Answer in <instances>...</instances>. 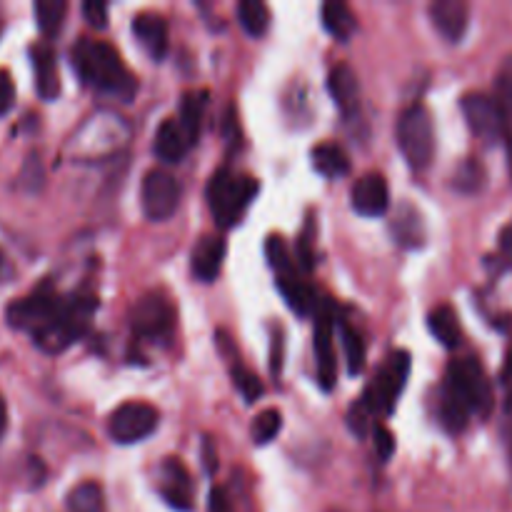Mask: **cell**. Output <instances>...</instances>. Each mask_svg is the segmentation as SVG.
I'll return each mask as SVG.
<instances>
[{
	"mask_svg": "<svg viewBox=\"0 0 512 512\" xmlns=\"http://www.w3.org/2000/svg\"><path fill=\"white\" fill-rule=\"evenodd\" d=\"M410 375V353L408 350H398L388 358V363L380 368L378 378L370 385L368 393H365L363 405L370 410V415L385 413L390 415L395 410L400 393H403L405 383H408Z\"/></svg>",
	"mask_w": 512,
	"mask_h": 512,
	"instance_id": "obj_6",
	"label": "cell"
},
{
	"mask_svg": "<svg viewBox=\"0 0 512 512\" xmlns=\"http://www.w3.org/2000/svg\"><path fill=\"white\" fill-rule=\"evenodd\" d=\"M160 475H163L160 478L163 480L160 495L165 498V503L180 512H188L193 508V483H190V473L185 470V465L178 458H168L163 463Z\"/></svg>",
	"mask_w": 512,
	"mask_h": 512,
	"instance_id": "obj_13",
	"label": "cell"
},
{
	"mask_svg": "<svg viewBox=\"0 0 512 512\" xmlns=\"http://www.w3.org/2000/svg\"><path fill=\"white\" fill-rule=\"evenodd\" d=\"M428 328L435 335V340H440V345H445L450 350L458 348L460 340H463V328H460L458 313L450 305H438V308L430 310Z\"/></svg>",
	"mask_w": 512,
	"mask_h": 512,
	"instance_id": "obj_21",
	"label": "cell"
},
{
	"mask_svg": "<svg viewBox=\"0 0 512 512\" xmlns=\"http://www.w3.org/2000/svg\"><path fill=\"white\" fill-rule=\"evenodd\" d=\"M398 145L410 168H428L435 155V128L425 105L415 103L408 110H403L398 120Z\"/></svg>",
	"mask_w": 512,
	"mask_h": 512,
	"instance_id": "obj_5",
	"label": "cell"
},
{
	"mask_svg": "<svg viewBox=\"0 0 512 512\" xmlns=\"http://www.w3.org/2000/svg\"><path fill=\"white\" fill-rule=\"evenodd\" d=\"M373 438H375V453H378L380 460H390L395 453V438L385 425H375L373 430Z\"/></svg>",
	"mask_w": 512,
	"mask_h": 512,
	"instance_id": "obj_34",
	"label": "cell"
},
{
	"mask_svg": "<svg viewBox=\"0 0 512 512\" xmlns=\"http://www.w3.org/2000/svg\"><path fill=\"white\" fill-rule=\"evenodd\" d=\"M208 512H230L228 493H225L223 488H213V490H210Z\"/></svg>",
	"mask_w": 512,
	"mask_h": 512,
	"instance_id": "obj_40",
	"label": "cell"
},
{
	"mask_svg": "<svg viewBox=\"0 0 512 512\" xmlns=\"http://www.w3.org/2000/svg\"><path fill=\"white\" fill-rule=\"evenodd\" d=\"M180 183L165 170H150L143 178L140 200H143V213L148 220L163 223L170 215H175L180 205Z\"/></svg>",
	"mask_w": 512,
	"mask_h": 512,
	"instance_id": "obj_9",
	"label": "cell"
},
{
	"mask_svg": "<svg viewBox=\"0 0 512 512\" xmlns=\"http://www.w3.org/2000/svg\"><path fill=\"white\" fill-rule=\"evenodd\" d=\"M83 15L93 28L103 30L108 25V5L100 3V0H85L83 3Z\"/></svg>",
	"mask_w": 512,
	"mask_h": 512,
	"instance_id": "obj_36",
	"label": "cell"
},
{
	"mask_svg": "<svg viewBox=\"0 0 512 512\" xmlns=\"http://www.w3.org/2000/svg\"><path fill=\"white\" fill-rule=\"evenodd\" d=\"M203 465L210 475L218 470V450H215V443L210 438L203 440Z\"/></svg>",
	"mask_w": 512,
	"mask_h": 512,
	"instance_id": "obj_41",
	"label": "cell"
},
{
	"mask_svg": "<svg viewBox=\"0 0 512 512\" xmlns=\"http://www.w3.org/2000/svg\"><path fill=\"white\" fill-rule=\"evenodd\" d=\"M315 360H318V383L323 390H333L338 383V360H335V318L333 305L325 303L315 315Z\"/></svg>",
	"mask_w": 512,
	"mask_h": 512,
	"instance_id": "obj_10",
	"label": "cell"
},
{
	"mask_svg": "<svg viewBox=\"0 0 512 512\" xmlns=\"http://www.w3.org/2000/svg\"><path fill=\"white\" fill-rule=\"evenodd\" d=\"M0 265H3V255H0Z\"/></svg>",
	"mask_w": 512,
	"mask_h": 512,
	"instance_id": "obj_46",
	"label": "cell"
},
{
	"mask_svg": "<svg viewBox=\"0 0 512 512\" xmlns=\"http://www.w3.org/2000/svg\"><path fill=\"white\" fill-rule=\"evenodd\" d=\"M208 103V93H188L180 105V125L193 135V140H198L200 135V123H203V110Z\"/></svg>",
	"mask_w": 512,
	"mask_h": 512,
	"instance_id": "obj_28",
	"label": "cell"
},
{
	"mask_svg": "<svg viewBox=\"0 0 512 512\" xmlns=\"http://www.w3.org/2000/svg\"><path fill=\"white\" fill-rule=\"evenodd\" d=\"M70 58H73V68L78 70L83 83L93 85L95 90L118 95L123 100H130L138 90V80L128 73L113 45L80 38L70 50Z\"/></svg>",
	"mask_w": 512,
	"mask_h": 512,
	"instance_id": "obj_2",
	"label": "cell"
},
{
	"mask_svg": "<svg viewBox=\"0 0 512 512\" xmlns=\"http://www.w3.org/2000/svg\"><path fill=\"white\" fill-rule=\"evenodd\" d=\"M70 512H105L103 488L95 483H83L70 490L68 495Z\"/></svg>",
	"mask_w": 512,
	"mask_h": 512,
	"instance_id": "obj_26",
	"label": "cell"
},
{
	"mask_svg": "<svg viewBox=\"0 0 512 512\" xmlns=\"http://www.w3.org/2000/svg\"><path fill=\"white\" fill-rule=\"evenodd\" d=\"M158 423L160 415L153 405L133 400V403H123L120 408H115V413L108 420V433L115 443L133 445L153 435Z\"/></svg>",
	"mask_w": 512,
	"mask_h": 512,
	"instance_id": "obj_7",
	"label": "cell"
},
{
	"mask_svg": "<svg viewBox=\"0 0 512 512\" xmlns=\"http://www.w3.org/2000/svg\"><path fill=\"white\" fill-rule=\"evenodd\" d=\"M198 140H193V135L180 125L178 118H168L160 123V128L155 130V155L165 163H178L188 155V150Z\"/></svg>",
	"mask_w": 512,
	"mask_h": 512,
	"instance_id": "obj_15",
	"label": "cell"
},
{
	"mask_svg": "<svg viewBox=\"0 0 512 512\" xmlns=\"http://www.w3.org/2000/svg\"><path fill=\"white\" fill-rule=\"evenodd\" d=\"M460 108H463L470 130L480 140H485L488 145H495L503 138H508V120H505L503 110H500L495 98H490L485 93H468L460 100Z\"/></svg>",
	"mask_w": 512,
	"mask_h": 512,
	"instance_id": "obj_8",
	"label": "cell"
},
{
	"mask_svg": "<svg viewBox=\"0 0 512 512\" xmlns=\"http://www.w3.org/2000/svg\"><path fill=\"white\" fill-rule=\"evenodd\" d=\"M500 253H503L505 265L512 268V223L505 225L503 233H500Z\"/></svg>",
	"mask_w": 512,
	"mask_h": 512,
	"instance_id": "obj_42",
	"label": "cell"
},
{
	"mask_svg": "<svg viewBox=\"0 0 512 512\" xmlns=\"http://www.w3.org/2000/svg\"><path fill=\"white\" fill-rule=\"evenodd\" d=\"M505 378L512 380V348H510V353H508V360H505Z\"/></svg>",
	"mask_w": 512,
	"mask_h": 512,
	"instance_id": "obj_44",
	"label": "cell"
},
{
	"mask_svg": "<svg viewBox=\"0 0 512 512\" xmlns=\"http://www.w3.org/2000/svg\"><path fill=\"white\" fill-rule=\"evenodd\" d=\"M323 25L333 38L348 40L355 33V15L343 0H328L323 5Z\"/></svg>",
	"mask_w": 512,
	"mask_h": 512,
	"instance_id": "obj_24",
	"label": "cell"
},
{
	"mask_svg": "<svg viewBox=\"0 0 512 512\" xmlns=\"http://www.w3.org/2000/svg\"><path fill=\"white\" fill-rule=\"evenodd\" d=\"M280 428H283V415H280V410H263V413L255 418L253 423V430H250V435H253V443L258 445H268L273 443L275 438H278Z\"/></svg>",
	"mask_w": 512,
	"mask_h": 512,
	"instance_id": "obj_30",
	"label": "cell"
},
{
	"mask_svg": "<svg viewBox=\"0 0 512 512\" xmlns=\"http://www.w3.org/2000/svg\"><path fill=\"white\" fill-rule=\"evenodd\" d=\"M340 338H343V348H345V358H348V373L350 375H360L365 368V343L360 338L358 330L353 325L343 323L340 325Z\"/></svg>",
	"mask_w": 512,
	"mask_h": 512,
	"instance_id": "obj_29",
	"label": "cell"
},
{
	"mask_svg": "<svg viewBox=\"0 0 512 512\" xmlns=\"http://www.w3.org/2000/svg\"><path fill=\"white\" fill-rule=\"evenodd\" d=\"M65 13H68V3L65 0H38L35 3V18H38V28L43 35H55L63 28Z\"/></svg>",
	"mask_w": 512,
	"mask_h": 512,
	"instance_id": "obj_27",
	"label": "cell"
},
{
	"mask_svg": "<svg viewBox=\"0 0 512 512\" xmlns=\"http://www.w3.org/2000/svg\"><path fill=\"white\" fill-rule=\"evenodd\" d=\"M498 105L500 110H503L505 120H510L512 115V68L503 70V75H500L498 80Z\"/></svg>",
	"mask_w": 512,
	"mask_h": 512,
	"instance_id": "obj_35",
	"label": "cell"
},
{
	"mask_svg": "<svg viewBox=\"0 0 512 512\" xmlns=\"http://www.w3.org/2000/svg\"><path fill=\"white\" fill-rule=\"evenodd\" d=\"M233 383L245 398V403H255V400L263 398L265 388L260 383V378L255 373H250L248 368H243V365H235L233 368Z\"/></svg>",
	"mask_w": 512,
	"mask_h": 512,
	"instance_id": "obj_32",
	"label": "cell"
},
{
	"mask_svg": "<svg viewBox=\"0 0 512 512\" xmlns=\"http://www.w3.org/2000/svg\"><path fill=\"white\" fill-rule=\"evenodd\" d=\"M350 198H353L355 213L365 215V218H380L390 208V190L380 173H368L355 180Z\"/></svg>",
	"mask_w": 512,
	"mask_h": 512,
	"instance_id": "obj_12",
	"label": "cell"
},
{
	"mask_svg": "<svg viewBox=\"0 0 512 512\" xmlns=\"http://www.w3.org/2000/svg\"><path fill=\"white\" fill-rule=\"evenodd\" d=\"M173 323V305L163 295H145L130 310V325H133V330L140 338H165L173 330Z\"/></svg>",
	"mask_w": 512,
	"mask_h": 512,
	"instance_id": "obj_11",
	"label": "cell"
},
{
	"mask_svg": "<svg viewBox=\"0 0 512 512\" xmlns=\"http://www.w3.org/2000/svg\"><path fill=\"white\" fill-rule=\"evenodd\" d=\"M238 20L245 33L253 35V38H260L270 28L268 5L260 3V0H243V3H238Z\"/></svg>",
	"mask_w": 512,
	"mask_h": 512,
	"instance_id": "obj_25",
	"label": "cell"
},
{
	"mask_svg": "<svg viewBox=\"0 0 512 512\" xmlns=\"http://www.w3.org/2000/svg\"><path fill=\"white\" fill-rule=\"evenodd\" d=\"M5 428H8V408H5V400L0 398V438H3Z\"/></svg>",
	"mask_w": 512,
	"mask_h": 512,
	"instance_id": "obj_43",
	"label": "cell"
},
{
	"mask_svg": "<svg viewBox=\"0 0 512 512\" xmlns=\"http://www.w3.org/2000/svg\"><path fill=\"white\" fill-rule=\"evenodd\" d=\"M35 70V88L43 100H55L60 95V73H58V55L45 43L30 48Z\"/></svg>",
	"mask_w": 512,
	"mask_h": 512,
	"instance_id": "obj_16",
	"label": "cell"
},
{
	"mask_svg": "<svg viewBox=\"0 0 512 512\" xmlns=\"http://www.w3.org/2000/svg\"><path fill=\"white\" fill-rule=\"evenodd\" d=\"M133 33L150 58L153 60L165 58V53H168V23H165L163 15H155V13L135 15Z\"/></svg>",
	"mask_w": 512,
	"mask_h": 512,
	"instance_id": "obj_17",
	"label": "cell"
},
{
	"mask_svg": "<svg viewBox=\"0 0 512 512\" xmlns=\"http://www.w3.org/2000/svg\"><path fill=\"white\" fill-rule=\"evenodd\" d=\"M443 393L458 400L460 405L468 408L470 415H490L493 410V388L485 375L483 365L475 358H463L450 363L448 373H445Z\"/></svg>",
	"mask_w": 512,
	"mask_h": 512,
	"instance_id": "obj_4",
	"label": "cell"
},
{
	"mask_svg": "<svg viewBox=\"0 0 512 512\" xmlns=\"http://www.w3.org/2000/svg\"><path fill=\"white\" fill-rule=\"evenodd\" d=\"M393 235L398 238L400 245H405V248H420L425 240V225L418 210L403 205V208L398 210V215H395Z\"/></svg>",
	"mask_w": 512,
	"mask_h": 512,
	"instance_id": "obj_23",
	"label": "cell"
},
{
	"mask_svg": "<svg viewBox=\"0 0 512 512\" xmlns=\"http://www.w3.org/2000/svg\"><path fill=\"white\" fill-rule=\"evenodd\" d=\"M15 103V85L8 70H0V115L10 113Z\"/></svg>",
	"mask_w": 512,
	"mask_h": 512,
	"instance_id": "obj_38",
	"label": "cell"
},
{
	"mask_svg": "<svg viewBox=\"0 0 512 512\" xmlns=\"http://www.w3.org/2000/svg\"><path fill=\"white\" fill-rule=\"evenodd\" d=\"M310 158H313V168L325 178H343V175L350 173L348 153L335 143L315 145Z\"/></svg>",
	"mask_w": 512,
	"mask_h": 512,
	"instance_id": "obj_22",
	"label": "cell"
},
{
	"mask_svg": "<svg viewBox=\"0 0 512 512\" xmlns=\"http://www.w3.org/2000/svg\"><path fill=\"white\" fill-rule=\"evenodd\" d=\"M505 410H508V415L512 418V393L508 395V403H505Z\"/></svg>",
	"mask_w": 512,
	"mask_h": 512,
	"instance_id": "obj_45",
	"label": "cell"
},
{
	"mask_svg": "<svg viewBox=\"0 0 512 512\" xmlns=\"http://www.w3.org/2000/svg\"><path fill=\"white\" fill-rule=\"evenodd\" d=\"M95 308H98L95 295L78 293L63 300L50 285H40L28 298L15 300L5 315L13 328L28 330L40 348L48 353H60L83 335Z\"/></svg>",
	"mask_w": 512,
	"mask_h": 512,
	"instance_id": "obj_1",
	"label": "cell"
},
{
	"mask_svg": "<svg viewBox=\"0 0 512 512\" xmlns=\"http://www.w3.org/2000/svg\"><path fill=\"white\" fill-rule=\"evenodd\" d=\"M283 330H278V335H273V350H270V373L280 375L283 373Z\"/></svg>",
	"mask_w": 512,
	"mask_h": 512,
	"instance_id": "obj_39",
	"label": "cell"
},
{
	"mask_svg": "<svg viewBox=\"0 0 512 512\" xmlns=\"http://www.w3.org/2000/svg\"><path fill=\"white\" fill-rule=\"evenodd\" d=\"M430 20L450 43H458L470 23V5L465 0H435L430 5Z\"/></svg>",
	"mask_w": 512,
	"mask_h": 512,
	"instance_id": "obj_14",
	"label": "cell"
},
{
	"mask_svg": "<svg viewBox=\"0 0 512 512\" xmlns=\"http://www.w3.org/2000/svg\"><path fill=\"white\" fill-rule=\"evenodd\" d=\"M368 420H370V410L365 408L363 403H358V405H353V408H350L348 425H350V430L358 435V438H363V435L368 433Z\"/></svg>",
	"mask_w": 512,
	"mask_h": 512,
	"instance_id": "obj_37",
	"label": "cell"
},
{
	"mask_svg": "<svg viewBox=\"0 0 512 512\" xmlns=\"http://www.w3.org/2000/svg\"><path fill=\"white\" fill-rule=\"evenodd\" d=\"M265 258H268L270 268L275 270V275L298 273V270H295V263L290 260L288 245H285V240L280 238V235H270V238L265 240Z\"/></svg>",
	"mask_w": 512,
	"mask_h": 512,
	"instance_id": "obj_31",
	"label": "cell"
},
{
	"mask_svg": "<svg viewBox=\"0 0 512 512\" xmlns=\"http://www.w3.org/2000/svg\"><path fill=\"white\" fill-rule=\"evenodd\" d=\"M225 255H228V243L218 235H205L193 250V273L198 275V280L213 283L223 270Z\"/></svg>",
	"mask_w": 512,
	"mask_h": 512,
	"instance_id": "obj_18",
	"label": "cell"
},
{
	"mask_svg": "<svg viewBox=\"0 0 512 512\" xmlns=\"http://www.w3.org/2000/svg\"><path fill=\"white\" fill-rule=\"evenodd\" d=\"M328 90L333 95V100L338 103V108L343 113H353L358 108V100H360V85L358 78H355L353 68L345 63L335 65L333 70L328 73Z\"/></svg>",
	"mask_w": 512,
	"mask_h": 512,
	"instance_id": "obj_19",
	"label": "cell"
},
{
	"mask_svg": "<svg viewBox=\"0 0 512 512\" xmlns=\"http://www.w3.org/2000/svg\"><path fill=\"white\" fill-rule=\"evenodd\" d=\"M278 278V290L280 295L285 298L288 308L293 310L295 315H310L315 313L318 308V300H315V290L310 288L305 280H300L298 273H290V275H275Z\"/></svg>",
	"mask_w": 512,
	"mask_h": 512,
	"instance_id": "obj_20",
	"label": "cell"
},
{
	"mask_svg": "<svg viewBox=\"0 0 512 512\" xmlns=\"http://www.w3.org/2000/svg\"><path fill=\"white\" fill-rule=\"evenodd\" d=\"M255 195H258V180L243 173H233V170H218L205 190L210 215L220 228H235L243 220Z\"/></svg>",
	"mask_w": 512,
	"mask_h": 512,
	"instance_id": "obj_3",
	"label": "cell"
},
{
	"mask_svg": "<svg viewBox=\"0 0 512 512\" xmlns=\"http://www.w3.org/2000/svg\"><path fill=\"white\" fill-rule=\"evenodd\" d=\"M483 180L485 173L475 160H465L458 168V173H455V185H458V190H463V193H475V190H480Z\"/></svg>",
	"mask_w": 512,
	"mask_h": 512,
	"instance_id": "obj_33",
	"label": "cell"
}]
</instances>
